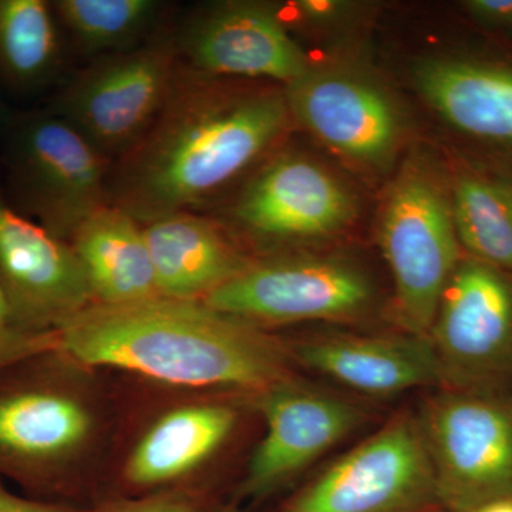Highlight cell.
<instances>
[{"label": "cell", "instance_id": "obj_16", "mask_svg": "<svg viewBox=\"0 0 512 512\" xmlns=\"http://www.w3.org/2000/svg\"><path fill=\"white\" fill-rule=\"evenodd\" d=\"M414 84L454 130L512 151V66L470 57H434L417 64Z\"/></svg>", "mask_w": 512, "mask_h": 512}, {"label": "cell", "instance_id": "obj_10", "mask_svg": "<svg viewBox=\"0 0 512 512\" xmlns=\"http://www.w3.org/2000/svg\"><path fill=\"white\" fill-rule=\"evenodd\" d=\"M0 285L19 325L36 335H53L96 303L72 245L2 198Z\"/></svg>", "mask_w": 512, "mask_h": 512}, {"label": "cell", "instance_id": "obj_13", "mask_svg": "<svg viewBox=\"0 0 512 512\" xmlns=\"http://www.w3.org/2000/svg\"><path fill=\"white\" fill-rule=\"evenodd\" d=\"M234 214L259 238L313 239L345 227L352 220L353 201L322 165L284 156L259 171L239 197Z\"/></svg>", "mask_w": 512, "mask_h": 512}, {"label": "cell", "instance_id": "obj_9", "mask_svg": "<svg viewBox=\"0 0 512 512\" xmlns=\"http://www.w3.org/2000/svg\"><path fill=\"white\" fill-rule=\"evenodd\" d=\"M173 52L147 46L103 60L70 84L52 111L104 158L138 146L173 93Z\"/></svg>", "mask_w": 512, "mask_h": 512}, {"label": "cell", "instance_id": "obj_19", "mask_svg": "<svg viewBox=\"0 0 512 512\" xmlns=\"http://www.w3.org/2000/svg\"><path fill=\"white\" fill-rule=\"evenodd\" d=\"M69 244L83 266L94 302L127 305L160 296L144 229L123 208H101Z\"/></svg>", "mask_w": 512, "mask_h": 512}, {"label": "cell", "instance_id": "obj_17", "mask_svg": "<svg viewBox=\"0 0 512 512\" xmlns=\"http://www.w3.org/2000/svg\"><path fill=\"white\" fill-rule=\"evenodd\" d=\"M143 229L163 298L204 301L248 265L214 225L190 212L163 215Z\"/></svg>", "mask_w": 512, "mask_h": 512}, {"label": "cell", "instance_id": "obj_24", "mask_svg": "<svg viewBox=\"0 0 512 512\" xmlns=\"http://www.w3.org/2000/svg\"><path fill=\"white\" fill-rule=\"evenodd\" d=\"M49 348H55V333L36 335L23 329L13 315L8 296L0 285V367L12 365Z\"/></svg>", "mask_w": 512, "mask_h": 512}, {"label": "cell", "instance_id": "obj_25", "mask_svg": "<svg viewBox=\"0 0 512 512\" xmlns=\"http://www.w3.org/2000/svg\"><path fill=\"white\" fill-rule=\"evenodd\" d=\"M100 512H202V507L194 495L175 491L140 500L121 501Z\"/></svg>", "mask_w": 512, "mask_h": 512}, {"label": "cell", "instance_id": "obj_22", "mask_svg": "<svg viewBox=\"0 0 512 512\" xmlns=\"http://www.w3.org/2000/svg\"><path fill=\"white\" fill-rule=\"evenodd\" d=\"M59 37L53 6L43 0H0V72L20 87L42 84L55 72Z\"/></svg>", "mask_w": 512, "mask_h": 512}, {"label": "cell", "instance_id": "obj_29", "mask_svg": "<svg viewBox=\"0 0 512 512\" xmlns=\"http://www.w3.org/2000/svg\"><path fill=\"white\" fill-rule=\"evenodd\" d=\"M466 512H512V500L491 501Z\"/></svg>", "mask_w": 512, "mask_h": 512}, {"label": "cell", "instance_id": "obj_6", "mask_svg": "<svg viewBox=\"0 0 512 512\" xmlns=\"http://www.w3.org/2000/svg\"><path fill=\"white\" fill-rule=\"evenodd\" d=\"M8 165L23 208L63 241L106 207V158L52 111L15 127Z\"/></svg>", "mask_w": 512, "mask_h": 512}, {"label": "cell", "instance_id": "obj_28", "mask_svg": "<svg viewBox=\"0 0 512 512\" xmlns=\"http://www.w3.org/2000/svg\"><path fill=\"white\" fill-rule=\"evenodd\" d=\"M298 8L302 10L303 15L308 18L319 19V18H330L333 13L338 12L342 6L336 2H318V0H308V2H299Z\"/></svg>", "mask_w": 512, "mask_h": 512}, {"label": "cell", "instance_id": "obj_30", "mask_svg": "<svg viewBox=\"0 0 512 512\" xmlns=\"http://www.w3.org/2000/svg\"><path fill=\"white\" fill-rule=\"evenodd\" d=\"M214 512H239V510L237 505L228 504L224 505V507L218 508V510H215Z\"/></svg>", "mask_w": 512, "mask_h": 512}, {"label": "cell", "instance_id": "obj_21", "mask_svg": "<svg viewBox=\"0 0 512 512\" xmlns=\"http://www.w3.org/2000/svg\"><path fill=\"white\" fill-rule=\"evenodd\" d=\"M450 200L468 258L512 272L511 181L467 171L454 180Z\"/></svg>", "mask_w": 512, "mask_h": 512}, {"label": "cell", "instance_id": "obj_11", "mask_svg": "<svg viewBox=\"0 0 512 512\" xmlns=\"http://www.w3.org/2000/svg\"><path fill=\"white\" fill-rule=\"evenodd\" d=\"M265 434L252 454L242 491L252 498L274 493L365 420L355 404L289 382L259 392Z\"/></svg>", "mask_w": 512, "mask_h": 512}, {"label": "cell", "instance_id": "obj_15", "mask_svg": "<svg viewBox=\"0 0 512 512\" xmlns=\"http://www.w3.org/2000/svg\"><path fill=\"white\" fill-rule=\"evenodd\" d=\"M301 365L370 396H392L441 384L429 339L419 336H333L291 350Z\"/></svg>", "mask_w": 512, "mask_h": 512}, {"label": "cell", "instance_id": "obj_18", "mask_svg": "<svg viewBox=\"0 0 512 512\" xmlns=\"http://www.w3.org/2000/svg\"><path fill=\"white\" fill-rule=\"evenodd\" d=\"M83 400L62 390H22L0 396V460L52 464L76 457L94 433Z\"/></svg>", "mask_w": 512, "mask_h": 512}, {"label": "cell", "instance_id": "obj_31", "mask_svg": "<svg viewBox=\"0 0 512 512\" xmlns=\"http://www.w3.org/2000/svg\"><path fill=\"white\" fill-rule=\"evenodd\" d=\"M2 113H3L2 104H0V117H2Z\"/></svg>", "mask_w": 512, "mask_h": 512}, {"label": "cell", "instance_id": "obj_12", "mask_svg": "<svg viewBox=\"0 0 512 512\" xmlns=\"http://www.w3.org/2000/svg\"><path fill=\"white\" fill-rule=\"evenodd\" d=\"M286 104L306 130L355 163L386 164L400 136L399 111L377 84L357 74L309 67L286 86Z\"/></svg>", "mask_w": 512, "mask_h": 512}, {"label": "cell", "instance_id": "obj_23", "mask_svg": "<svg viewBox=\"0 0 512 512\" xmlns=\"http://www.w3.org/2000/svg\"><path fill=\"white\" fill-rule=\"evenodd\" d=\"M154 0H57L53 10L74 39L90 52L119 49L156 18Z\"/></svg>", "mask_w": 512, "mask_h": 512}, {"label": "cell", "instance_id": "obj_14", "mask_svg": "<svg viewBox=\"0 0 512 512\" xmlns=\"http://www.w3.org/2000/svg\"><path fill=\"white\" fill-rule=\"evenodd\" d=\"M185 55L198 72L295 82L308 59L271 9L256 3H227L188 29Z\"/></svg>", "mask_w": 512, "mask_h": 512}, {"label": "cell", "instance_id": "obj_26", "mask_svg": "<svg viewBox=\"0 0 512 512\" xmlns=\"http://www.w3.org/2000/svg\"><path fill=\"white\" fill-rule=\"evenodd\" d=\"M466 9L485 26L512 28V0H468Z\"/></svg>", "mask_w": 512, "mask_h": 512}, {"label": "cell", "instance_id": "obj_7", "mask_svg": "<svg viewBox=\"0 0 512 512\" xmlns=\"http://www.w3.org/2000/svg\"><path fill=\"white\" fill-rule=\"evenodd\" d=\"M372 299V284L360 269L303 256L248 264L201 302L259 329L264 323L353 319Z\"/></svg>", "mask_w": 512, "mask_h": 512}, {"label": "cell", "instance_id": "obj_27", "mask_svg": "<svg viewBox=\"0 0 512 512\" xmlns=\"http://www.w3.org/2000/svg\"><path fill=\"white\" fill-rule=\"evenodd\" d=\"M0 512H83L66 505L39 503L9 493L0 485Z\"/></svg>", "mask_w": 512, "mask_h": 512}, {"label": "cell", "instance_id": "obj_20", "mask_svg": "<svg viewBox=\"0 0 512 512\" xmlns=\"http://www.w3.org/2000/svg\"><path fill=\"white\" fill-rule=\"evenodd\" d=\"M237 413L225 404L200 403L164 414L141 437L124 474L136 487H160L197 470L227 441Z\"/></svg>", "mask_w": 512, "mask_h": 512}, {"label": "cell", "instance_id": "obj_32", "mask_svg": "<svg viewBox=\"0 0 512 512\" xmlns=\"http://www.w3.org/2000/svg\"><path fill=\"white\" fill-rule=\"evenodd\" d=\"M512 29V28H511Z\"/></svg>", "mask_w": 512, "mask_h": 512}, {"label": "cell", "instance_id": "obj_8", "mask_svg": "<svg viewBox=\"0 0 512 512\" xmlns=\"http://www.w3.org/2000/svg\"><path fill=\"white\" fill-rule=\"evenodd\" d=\"M436 495L419 419L397 417L299 491L282 512H404Z\"/></svg>", "mask_w": 512, "mask_h": 512}, {"label": "cell", "instance_id": "obj_4", "mask_svg": "<svg viewBox=\"0 0 512 512\" xmlns=\"http://www.w3.org/2000/svg\"><path fill=\"white\" fill-rule=\"evenodd\" d=\"M436 497L457 512L512 500V393L444 389L419 417Z\"/></svg>", "mask_w": 512, "mask_h": 512}, {"label": "cell", "instance_id": "obj_3", "mask_svg": "<svg viewBox=\"0 0 512 512\" xmlns=\"http://www.w3.org/2000/svg\"><path fill=\"white\" fill-rule=\"evenodd\" d=\"M379 242L407 335L429 339L444 288L460 262L450 192L426 161H407L390 185Z\"/></svg>", "mask_w": 512, "mask_h": 512}, {"label": "cell", "instance_id": "obj_2", "mask_svg": "<svg viewBox=\"0 0 512 512\" xmlns=\"http://www.w3.org/2000/svg\"><path fill=\"white\" fill-rule=\"evenodd\" d=\"M171 93L120 175V208L153 221L187 211L234 180L284 133L276 93L224 94L195 86Z\"/></svg>", "mask_w": 512, "mask_h": 512}, {"label": "cell", "instance_id": "obj_5", "mask_svg": "<svg viewBox=\"0 0 512 512\" xmlns=\"http://www.w3.org/2000/svg\"><path fill=\"white\" fill-rule=\"evenodd\" d=\"M429 340L444 389L512 393V272L461 258Z\"/></svg>", "mask_w": 512, "mask_h": 512}, {"label": "cell", "instance_id": "obj_1", "mask_svg": "<svg viewBox=\"0 0 512 512\" xmlns=\"http://www.w3.org/2000/svg\"><path fill=\"white\" fill-rule=\"evenodd\" d=\"M55 348L86 366L114 367L187 387L262 392L288 379V352L255 326L201 301L93 303L55 332Z\"/></svg>", "mask_w": 512, "mask_h": 512}]
</instances>
